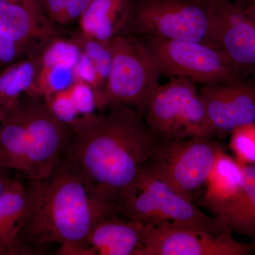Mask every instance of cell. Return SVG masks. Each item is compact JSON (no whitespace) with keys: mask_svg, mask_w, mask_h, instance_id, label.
Wrapping results in <instances>:
<instances>
[{"mask_svg":"<svg viewBox=\"0 0 255 255\" xmlns=\"http://www.w3.org/2000/svg\"><path fill=\"white\" fill-rule=\"evenodd\" d=\"M243 172L239 194L217 220L231 233L255 240V164L243 165Z\"/></svg>","mask_w":255,"mask_h":255,"instance_id":"d6986e66","label":"cell"},{"mask_svg":"<svg viewBox=\"0 0 255 255\" xmlns=\"http://www.w3.org/2000/svg\"><path fill=\"white\" fill-rule=\"evenodd\" d=\"M216 135L255 123V82L248 80L204 85L199 90Z\"/></svg>","mask_w":255,"mask_h":255,"instance_id":"7c38bea8","label":"cell"},{"mask_svg":"<svg viewBox=\"0 0 255 255\" xmlns=\"http://www.w3.org/2000/svg\"><path fill=\"white\" fill-rule=\"evenodd\" d=\"M118 214L152 226H177L219 235L231 232L172 188L141 170L121 192Z\"/></svg>","mask_w":255,"mask_h":255,"instance_id":"277c9868","label":"cell"},{"mask_svg":"<svg viewBox=\"0 0 255 255\" xmlns=\"http://www.w3.org/2000/svg\"><path fill=\"white\" fill-rule=\"evenodd\" d=\"M161 75L204 85L244 80L219 48L204 42L146 36Z\"/></svg>","mask_w":255,"mask_h":255,"instance_id":"9c48e42d","label":"cell"},{"mask_svg":"<svg viewBox=\"0 0 255 255\" xmlns=\"http://www.w3.org/2000/svg\"><path fill=\"white\" fill-rule=\"evenodd\" d=\"M40 11L22 5L0 2V32L10 41L40 55L59 31Z\"/></svg>","mask_w":255,"mask_h":255,"instance_id":"4fadbf2b","label":"cell"},{"mask_svg":"<svg viewBox=\"0 0 255 255\" xmlns=\"http://www.w3.org/2000/svg\"><path fill=\"white\" fill-rule=\"evenodd\" d=\"M21 238L28 246L59 245L57 255H90L87 238L101 219L118 214V201L96 192L63 158L48 177L29 182Z\"/></svg>","mask_w":255,"mask_h":255,"instance_id":"7a4b0ae2","label":"cell"},{"mask_svg":"<svg viewBox=\"0 0 255 255\" xmlns=\"http://www.w3.org/2000/svg\"><path fill=\"white\" fill-rule=\"evenodd\" d=\"M255 243H243L231 232L214 235L177 226H152L137 255H251Z\"/></svg>","mask_w":255,"mask_h":255,"instance_id":"30bf717a","label":"cell"},{"mask_svg":"<svg viewBox=\"0 0 255 255\" xmlns=\"http://www.w3.org/2000/svg\"><path fill=\"white\" fill-rule=\"evenodd\" d=\"M249 1L251 4L255 5V0H249Z\"/></svg>","mask_w":255,"mask_h":255,"instance_id":"83f0119b","label":"cell"},{"mask_svg":"<svg viewBox=\"0 0 255 255\" xmlns=\"http://www.w3.org/2000/svg\"><path fill=\"white\" fill-rule=\"evenodd\" d=\"M205 137L158 140L142 170L188 200L206 185L221 147Z\"/></svg>","mask_w":255,"mask_h":255,"instance_id":"8992f818","label":"cell"},{"mask_svg":"<svg viewBox=\"0 0 255 255\" xmlns=\"http://www.w3.org/2000/svg\"><path fill=\"white\" fill-rule=\"evenodd\" d=\"M246 1H249V0H246Z\"/></svg>","mask_w":255,"mask_h":255,"instance_id":"f1b7e54d","label":"cell"},{"mask_svg":"<svg viewBox=\"0 0 255 255\" xmlns=\"http://www.w3.org/2000/svg\"><path fill=\"white\" fill-rule=\"evenodd\" d=\"M144 117L158 140L217 136L196 84L185 79H170L159 84Z\"/></svg>","mask_w":255,"mask_h":255,"instance_id":"52a82bcc","label":"cell"},{"mask_svg":"<svg viewBox=\"0 0 255 255\" xmlns=\"http://www.w3.org/2000/svg\"><path fill=\"white\" fill-rule=\"evenodd\" d=\"M0 2L22 5V6H26V7L31 8V9L43 13L40 0H0Z\"/></svg>","mask_w":255,"mask_h":255,"instance_id":"cb8c5ba5","label":"cell"},{"mask_svg":"<svg viewBox=\"0 0 255 255\" xmlns=\"http://www.w3.org/2000/svg\"><path fill=\"white\" fill-rule=\"evenodd\" d=\"M132 11V0H92L79 19L81 34L110 44L127 31Z\"/></svg>","mask_w":255,"mask_h":255,"instance_id":"2e32d148","label":"cell"},{"mask_svg":"<svg viewBox=\"0 0 255 255\" xmlns=\"http://www.w3.org/2000/svg\"><path fill=\"white\" fill-rule=\"evenodd\" d=\"M72 134L43 97H24L0 132V169L22 172L29 182L48 177L61 162Z\"/></svg>","mask_w":255,"mask_h":255,"instance_id":"3957f363","label":"cell"},{"mask_svg":"<svg viewBox=\"0 0 255 255\" xmlns=\"http://www.w3.org/2000/svg\"><path fill=\"white\" fill-rule=\"evenodd\" d=\"M110 48L112 61L104 109L124 105L144 115L162 75L155 60L145 43L130 33L116 36Z\"/></svg>","mask_w":255,"mask_h":255,"instance_id":"5b68a950","label":"cell"},{"mask_svg":"<svg viewBox=\"0 0 255 255\" xmlns=\"http://www.w3.org/2000/svg\"><path fill=\"white\" fill-rule=\"evenodd\" d=\"M92 0H67L66 7L59 24L68 25L79 21Z\"/></svg>","mask_w":255,"mask_h":255,"instance_id":"7402d4cb","label":"cell"},{"mask_svg":"<svg viewBox=\"0 0 255 255\" xmlns=\"http://www.w3.org/2000/svg\"><path fill=\"white\" fill-rule=\"evenodd\" d=\"M8 114H9L0 106V132H1V129H2L3 126H4L5 121H6Z\"/></svg>","mask_w":255,"mask_h":255,"instance_id":"d4e9b609","label":"cell"},{"mask_svg":"<svg viewBox=\"0 0 255 255\" xmlns=\"http://www.w3.org/2000/svg\"><path fill=\"white\" fill-rule=\"evenodd\" d=\"M150 226L119 214L107 216L87 236L90 255H137Z\"/></svg>","mask_w":255,"mask_h":255,"instance_id":"5bb4252c","label":"cell"},{"mask_svg":"<svg viewBox=\"0 0 255 255\" xmlns=\"http://www.w3.org/2000/svg\"><path fill=\"white\" fill-rule=\"evenodd\" d=\"M109 108L70 128L73 134L63 158L97 194L119 202L121 192L140 173L158 140L137 111L121 105Z\"/></svg>","mask_w":255,"mask_h":255,"instance_id":"6da1fadb","label":"cell"},{"mask_svg":"<svg viewBox=\"0 0 255 255\" xmlns=\"http://www.w3.org/2000/svg\"><path fill=\"white\" fill-rule=\"evenodd\" d=\"M214 16L194 0H132L127 30L131 34L214 45Z\"/></svg>","mask_w":255,"mask_h":255,"instance_id":"ba28073f","label":"cell"},{"mask_svg":"<svg viewBox=\"0 0 255 255\" xmlns=\"http://www.w3.org/2000/svg\"><path fill=\"white\" fill-rule=\"evenodd\" d=\"M194 1H199V2L204 3V4H209L211 3L214 2L217 0H194Z\"/></svg>","mask_w":255,"mask_h":255,"instance_id":"4316f807","label":"cell"},{"mask_svg":"<svg viewBox=\"0 0 255 255\" xmlns=\"http://www.w3.org/2000/svg\"><path fill=\"white\" fill-rule=\"evenodd\" d=\"M46 17L53 23L59 24L66 7L67 0H40Z\"/></svg>","mask_w":255,"mask_h":255,"instance_id":"603a6c76","label":"cell"},{"mask_svg":"<svg viewBox=\"0 0 255 255\" xmlns=\"http://www.w3.org/2000/svg\"><path fill=\"white\" fill-rule=\"evenodd\" d=\"M27 188L11 179L0 196V255H34L36 251L21 240L28 213Z\"/></svg>","mask_w":255,"mask_h":255,"instance_id":"9a60e30c","label":"cell"},{"mask_svg":"<svg viewBox=\"0 0 255 255\" xmlns=\"http://www.w3.org/2000/svg\"><path fill=\"white\" fill-rule=\"evenodd\" d=\"M247 9H248V12L251 14V16L255 19V5L250 4L249 6H246Z\"/></svg>","mask_w":255,"mask_h":255,"instance_id":"484cf974","label":"cell"},{"mask_svg":"<svg viewBox=\"0 0 255 255\" xmlns=\"http://www.w3.org/2000/svg\"><path fill=\"white\" fill-rule=\"evenodd\" d=\"M29 55H32L26 48L10 41L0 32V68H6Z\"/></svg>","mask_w":255,"mask_h":255,"instance_id":"44dd1931","label":"cell"},{"mask_svg":"<svg viewBox=\"0 0 255 255\" xmlns=\"http://www.w3.org/2000/svg\"><path fill=\"white\" fill-rule=\"evenodd\" d=\"M243 165L221 149L206 183L201 206L217 219L241 191Z\"/></svg>","mask_w":255,"mask_h":255,"instance_id":"e0dca14e","label":"cell"},{"mask_svg":"<svg viewBox=\"0 0 255 255\" xmlns=\"http://www.w3.org/2000/svg\"><path fill=\"white\" fill-rule=\"evenodd\" d=\"M40 66V55H32L8 65L0 72V106L8 114L24 97L33 96Z\"/></svg>","mask_w":255,"mask_h":255,"instance_id":"ac0fdd59","label":"cell"},{"mask_svg":"<svg viewBox=\"0 0 255 255\" xmlns=\"http://www.w3.org/2000/svg\"><path fill=\"white\" fill-rule=\"evenodd\" d=\"M231 150L241 165L255 164V123L235 129L231 133Z\"/></svg>","mask_w":255,"mask_h":255,"instance_id":"ffe728a7","label":"cell"},{"mask_svg":"<svg viewBox=\"0 0 255 255\" xmlns=\"http://www.w3.org/2000/svg\"><path fill=\"white\" fill-rule=\"evenodd\" d=\"M209 5L214 16V46L244 80L255 76V18L246 6L233 0H217Z\"/></svg>","mask_w":255,"mask_h":255,"instance_id":"8fae6325","label":"cell"}]
</instances>
